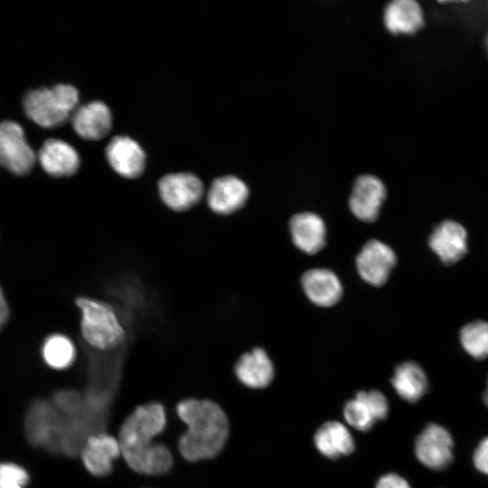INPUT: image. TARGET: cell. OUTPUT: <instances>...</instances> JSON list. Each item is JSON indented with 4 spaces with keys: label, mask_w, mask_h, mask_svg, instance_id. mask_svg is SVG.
Masks as SVG:
<instances>
[{
    "label": "cell",
    "mask_w": 488,
    "mask_h": 488,
    "mask_svg": "<svg viewBox=\"0 0 488 488\" xmlns=\"http://www.w3.org/2000/svg\"><path fill=\"white\" fill-rule=\"evenodd\" d=\"M165 426V409L158 402L138 406L124 420L117 440L121 455L135 472L160 475L170 471L174 462L171 451L154 441Z\"/></svg>",
    "instance_id": "1"
},
{
    "label": "cell",
    "mask_w": 488,
    "mask_h": 488,
    "mask_svg": "<svg viewBox=\"0 0 488 488\" xmlns=\"http://www.w3.org/2000/svg\"><path fill=\"white\" fill-rule=\"evenodd\" d=\"M176 413L187 426L178 441L179 451L186 460L211 459L222 450L229 436V420L220 405L190 398L177 404Z\"/></svg>",
    "instance_id": "2"
},
{
    "label": "cell",
    "mask_w": 488,
    "mask_h": 488,
    "mask_svg": "<svg viewBox=\"0 0 488 488\" xmlns=\"http://www.w3.org/2000/svg\"><path fill=\"white\" fill-rule=\"evenodd\" d=\"M78 89L70 84L41 88L26 93L23 100L25 115L44 128L59 127L65 124L78 108Z\"/></svg>",
    "instance_id": "3"
},
{
    "label": "cell",
    "mask_w": 488,
    "mask_h": 488,
    "mask_svg": "<svg viewBox=\"0 0 488 488\" xmlns=\"http://www.w3.org/2000/svg\"><path fill=\"white\" fill-rule=\"evenodd\" d=\"M75 304L80 312L82 338L90 347L108 351L122 343L125 329L109 304L89 296H79Z\"/></svg>",
    "instance_id": "4"
},
{
    "label": "cell",
    "mask_w": 488,
    "mask_h": 488,
    "mask_svg": "<svg viewBox=\"0 0 488 488\" xmlns=\"http://www.w3.org/2000/svg\"><path fill=\"white\" fill-rule=\"evenodd\" d=\"M454 440L441 425L429 423L415 439L414 453L418 462L433 471H443L454 461Z\"/></svg>",
    "instance_id": "5"
},
{
    "label": "cell",
    "mask_w": 488,
    "mask_h": 488,
    "mask_svg": "<svg viewBox=\"0 0 488 488\" xmlns=\"http://www.w3.org/2000/svg\"><path fill=\"white\" fill-rule=\"evenodd\" d=\"M37 156L28 144L20 124L12 120L0 123V165L17 175L27 174Z\"/></svg>",
    "instance_id": "6"
},
{
    "label": "cell",
    "mask_w": 488,
    "mask_h": 488,
    "mask_svg": "<svg viewBox=\"0 0 488 488\" xmlns=\"http://www.w3.org/2000/svg\"><path fill=\"white\" fill-rule=\"evenodd\" d=\"M61 420V415L52 400L34 401L27 411L24 422L30 444L54 452Z\"/></svg>",
    "instance_id": "7"
},
{
    "label": "cell",
    "mask_w": 488,
    "mask_h": 488,
    "mask_svg": "<svg viewBox=\"0 0 488 488\" xmlns=\"http://www.w3.org/2000/svg\"><path fill=\"white\" fill-rule=\"evenodd\" d=\"M158 189L165 205L176 211H187L194 206L204 192L202 181L190 173L164 175L159 181Z\"/></svg>",
    "instance_id": "8"
},
{
    "label": "cell",
    "mask_w": 488,
    "mask_h": 488,
    "mask_svg": "<svg viewBox=\"0 0 488 488\" xmlns=\"http://www.w3.org/2000/svg\"><path fill=\"white\" fill-rule=\"evenodd\" d=\"M389 414L386 397L379 390H361L347 401L343 408L346 423L358 431H369L373 425Z\"/></svg>",
    "instance_id": "9"
},
{
    "label": "cell",
    "mask_w": 488,
    "mask_h": 488,
    "mask_svg": "<svg viewBox=\"0 0 488 488\" xmlns=\"http://www.w3.org/2000/svg\"><path fill=\"white\" fill-rule=\"evenodd\" d=\"M395 264L396 255L392 249L377 239L368 241L356 258L360 276L373 286L383 285Z\"/></svg>",
    "instance_id": "10"
},
{
    "label": "cell",
    "mask_w": 488,
    "mask_h": 488,
    "mask_svg": "<svg viewBox=\"0 0 488 488\" xmlns=\"http://www.w3.org/2000/svg\"><path fill=\"white\" fill-rule=\"evenodd\" d=\"M120 455L117 438L102 431L88 438L79 455L91 474L101 477L111 473L113 463Z\"/></svg>",
    "instance_id": "11"
},
{
    "label": "cell",
    "mask_w": 488,
    "mask_h": 488,
    "mask_svg": "<svg viewBox=\"0 0 488 488\" xmlns=\"http://www.w3.org/2000/svg\"><path fill=\"white\" fill-rule=\"evenodd\" d=\"M106 157L111 168L125 178H137L145 170V152L128 136H114L106 147Z\"/></svg>",
    "instance_id": "12"
},
{
    "label": "cell",
    "mask_w": 488,
    "mask_h": 488,
    "mask_svg": "<svg viewBox=\"0 0 488 488\" xmlns=\"http://www.w3.org/2000/svg\"><path fill=\"white\" fill-rule=\"evenodd\" d=\"M385 196V186L378 177L361 175L356 179L350 196V209L359 220L373 221L379 215Z\"/></svg>",
    "instance_id": "13"
},
{
    "label": "cell",
    "mask_w": 488,
    "mask_h": 488,
    "mask_svg": "<svg viewBox=\"0 0 488 488\" xmlns=\"http://www.w3.org/2000/svg\"><path fill=\"white\" fill-rule=\"evenodd\" d=\"M428 244L444 264L452 265L467 252V233L461 224L445 221L434 229Z\"/></svg>",
    "instance_id": "14"
},
{
    "label": "cell",
    "mask_w": 488,
    "mask_h": 488,
    "mask_svg": "<svg viewBox=\"0 0 488 488\" xmlns=\"http://www.w3.org/2000/svg\"><path fill=\"white\" fill-rule=\"evenodd\" d=\"M36 156L42 170L53 177L72 175L80 164L77 150L66 141L57 138L43 142Z\"/></svg>",
    "instance_id": "15"
},
{
    "label": "cell",
    "mask_w": 488,
    "mask_h": 488,
    "mask_svg": "<svg viewBox=\"0 0 488 488\" xmlns=\"http://www.w3.org/2000/svg\"><path fill=\"white\" fill-rule=\"evenodd\" d=\"M70 120L77 135L91 141L105 137L112 126L111 112L101 101H92L78 107Z\"/></svg>",
    "instance_id": "16"
},
{
    "label": "cell",
    "mask_w": 488,
    "mask_h": 488,
    "mask_svg": "<svg viewBox=\"0 0 488 488\" xmlns=\"http://www.w3.org/2000/svg\"><path fill=\"white\" fill-rule=\"evenodd\" d=\"M249 189L240 179L227 175L215 179L207 193V202L212 211L227 215L239 210L247 202Z\"/></svg>",
    "instance_id": "17"
},
{
    "label": "cell",
    "mask_w": 488,
    "mask_h": 488,
    "mask_svg": "<svg viewBox=\"0 0 488 488\" xmlns=\"http://www.w3.org/2000/svg\"><path fill=\"white\" fill-rule=\"evenodd\" d=\"M383 23L393 34H414L424 26V13L417 0H390L384 8Z\"/></svg>",
    "instance_id": "18"
},
{
    "label": "cell",
    "mask_w": 488,
    "mask_h": 488,
    "mask_svg": "<svg viewBox=\"0 0 488 488\" xmlns=\"http://www.w3.org/2000/svg\"><path fill=\"white\" fill-rule=\"evenodd\" d=\"M234 372L246 387L262 389L267 387L273 380L274 366L262 348H255L239 358Z\"/></svg>",
    "instance_id": "19"
},
{
    "label": "cell",
    "mask_w": 488,
    "mask_h": 488,
    "mask_svg": "<svg viewBox=\"0 0 488 488\" xmlns=\"http://www.w3.org/2000/svg\"><path fill=\"white\" fill-rule=\"evenodd\" d=\"M294 244L306 254L321 250L325 243L326 229L320 216L313 212H301L289 222Z\"/></svg>",
    "instance_id": "20"
},
{
    "label": "cell",
    "mask_w": 488,
    "mask_h": 488,
    "mask_svg": "<svg viewBox=\"0 0 488 488\" xmlns=\"http://www.w3.org/2000/svg\"><path fill=\"white\" fill-rule=\"evenodd\" d=\"M302 286L310 301L319 306L333 305L343 294L338 277L325 268L307 270L302 277Z\"/></svg>",
    "instance_id": "21"
},
{
    "label": "cell",
    "mask_w": 488,
    "mask_h": 488,
    "mask_svg": "<svg viewBox=\"0 0 488 488\" xmlns=\"http://www.w3.org/2000/svg\"><path fill=\"white\" fill-rule=\"evenodd\" d=\"M314 443L317 450L330 459L350 455L355 447L350 430L338 421L323 424L314 436Z\"/></svg>",
    "instance_id": "22"
},
{
    "label": "cell",
    "mask_w": 488,
    "mask_h": 488,
    "mask_svg": "<svg viewBox=\"0 0 488 488\" xmlns=\"http://www.w3.org/2000/svg\"><path fill=\"white\" fill-rule=\"evenodd\" d=\"M391 384L404 400L418 401L427 390V378L423 369L414 361L399 364L391 378Z\"/></svg>",
    "instance_id": "23"
},
{
    "label": "cell",
    "mask_w": 488,
    "mask_h": 488,
    "mask_svg": "<svg viewBox=\"0 0 488 488\" xmlns=\"http://www.w3.org/2000/svg\"><path fill=\"white\" fill-rule=\"evenodd\" d=\"M41 353L48 367L56 371H63L73 364L77 350L69 336L56 333L48 335L43 340Z\"/></svg>",
    "instance_id": "24"
},
{
    "label": "cell",
    "mask_w": 488,
    "mask_h": 488,
    "mask_svg": "<svg viewBox=\"0 0 488 488\" xmlns=\"http://www.w3.org/2000/svg\"><path fill=\"white\" fill-rule=\"evenodd\" d=\"M465 351L476 360L488 357V323L482 320L468 323L460 331Z\"/></svg>",
    "instance_id": "25"
},
{
    "label": "cell",
    "mask_w": 488,
    "mask_h": 488,
    "mask_svg": "<svg viewBox=\"0 0 488 488\" xmlns=\"http://www.w3.org/2000/svg\"><path fill=\"white\" fill-rule=\"evenodd\" d=\"M29 481L27 472L13 463L0 464V488H24Z\"/></svg>",
    "instance_id": "26"
},
{
    "label": "cell",
    "mask_w": 488,
    "mask_h": 488,
    "mask_svg": "<svg viewBox=\"0 0 488 488\" xmlns=\"http://www.w3.org/2000/svg\"><path fill=\"white\" fill-rule=\"evenodd\" d=\"M473 465L481 474L488 476V436L483 437L473 453Z\"/></svg>",
    "instance_id": "27"
},
{
    "label": "cell",
    "mask_w": 488,
    "mask_h": 488,
    "mask_svg": "<svg viewBox=\"0 0 488 488\" xmlns=\"http://www.w3.org/2000/svg\"><path fill=\"white\" fill-rule=\"evenodd\" d=\"M375 488H412L408 482L398 474L389 473L382 475Z\"/></svg>",
    "instance_id": "28"
},
{
    "label": "cell",
    "mask_w": 488,
    "mask_h": 488,
    "mask_svg": "<svg viewBox=\"0 0 488 488\" xmlns=\"http://www.w3.org/2000/svg\"><path fill=\"white\" fill-rule=\"evenodd\" d=\"M10 315L9 306L0 286V331L5 326Z\"/></svg>",
    "instance_id": "29"
},
{
    "label": "cell",
    "mask_w": 488,
    "mask_h": 488,
    "mask_svg": "<svg viewBox=\"0 0 488 488\" xmlns=\"http://www.w3.org/2000/svg\"><path fill=\"white\" fill-rule=\"evenodd\" d=\"M483 403L488 407V380L487 385L483 395Z\"/></svg>",
    "instance_id": "30"
},
{
    "label": "cell",
    "mask_w": 488,
    "mask_h": 488,
    "mask_svg": "<svg viewBox=\"0 0 488 488\" xmlns=\"http://www.w3.org/2000/svg\"><path fill=\"white\" fill-rule=\"evenodd\" d=\"M437 2L444 4V3H451V2H469L471 0H436Z\"/></svg>",
    "instance_id": "31"
},
{
    "label": "cell",
    "mask_w": 488,
    "mask_h": 488,
    "mask_svg": "<svg viewBox=\"0 0 488 488\" xmlns=\"http://www.w3.org/2000/svg\"><path fill=\"white\" fill-rule=\"evenodd\" d=\"M486 47H487V49H488V35H487V37H486Z\"/></svg>",
    "instance_id": "32"
}]
</instances>
